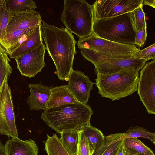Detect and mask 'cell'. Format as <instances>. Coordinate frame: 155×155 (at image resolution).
I'll return each mask as SVG.
<instances>
[{
	"label": "cell",
	"instance_id": "cell-7",
	"mask_svg": "<svg viewBox=\"0 0 155 155\" xmlns=\"http://www.w3.org/2000/svg\"><path fill=\"white\" fill-rule=\"evenodd\" d=\"M77 45L80 50L89 49L105 56L115 58L133 57L140 50L135 45L115 43L100 38L93 34L79 39Z\"/></svg>",
	"mask_w": 155,
	"mask_h": 155
},
{
	"label": "cell",
	"instance_id": "cell-4",
	"mask_svg": "<svg viewBox=\"0 0 155 155\" xmlns=\"http://www.w3.org/2000/svg\"><path fill=\"white\" fill-rule=\"evenodd\" d=\"M94 10L84 0H65L60 20L71 34L79 39L87 37L93 33Z\"/></svg>",
	"mask_w": 155,
	"mask_h": 155
},
{
	"label": "cell",
	"instance_id": "cell-13",
	"mask_svg": "<svg viewBox=\"0 0 155 155\" xmlns=\"http://www.w3.org/2000/svg\"><path fill=\"white\" fill-rule=\"evenodd\" d=\"M42 21L40 13L35 10L10 12L7 34L15 30H24L35 27L41 24Z\"/></svg>",
	"mask_w": 155,
	"mask_h": 155
},
{
	"label": "cell",
	"instance_id": "cell-21",
	"mask_svg": "<svg viewBox=\"0 0 155 155\" xmlns=\"http://www.w3.org/2000/svg\"><path fill=\"white\" fill-rule=\"evenodd\" d=\"M126 155H155L153 151L137 138H124Z\"/></svg>",
	"mask_w": 155,
	"mask_h": 155
},
{
	"label": "cell",
	"instance_id": "cell-19",
	"mask_svg": "<svg viewBox=\"0 0 155 155\" xmlns=\"http://www.w3.org/2000/svg\"><path fill=\"white\" fill-rule=\"evenodd\" d=\"M41 23L39 25L30 36L9 55L10 58L16 59L28 53L43 43L41 32Z\"/></svg>",
	"mask_w": 155,
	"mask_h": 155
},
{
	"label": "cell",
	"instance_id": "cell-34",
	"mask_svg": "<svg viewBox=\"0 0 155 155\" xmlns=\"http://www.w3.org/2000/svg\"><path fill=\"white\" fill-rule=\"evenodd\" d=\"M0 155H6L5 146L1 143L0 139Z\"/></svg>",
	"mask_w": 155,
	"mask_h": 155
},
{
	"label": "cell",
	"instance_id": "cell-24",
	"mask_svg": "<svg viewBox=\"0 0 155 155\" xmlns=\"http://www.w3.org/2000/svg\"><path fill=\"white\" fill-rule=\"evenodd\" d=\"M7 8L10 12L25 10H35L37 8L32 0H6Z\"/></svg>",
	"mask_w": 155,
	"mask_h": 155
},
{
	"label": "cell",
	"instance_id": "cell-2",
	"mask_svg": "<svg viewBox=\"0 0 155 155\" xmlns=\"http://www.w3.org/2000/svg\"><path fill=\"white\" fill-rule=\"evenodd\" d=\"M92 114L88 105L79 102L46 109L41 118L51 129L60 133L70 130L80 131L84 126L90 124Z\"/></svg>",
	"mask_w": 155,
	"mask_h": 155
},
{
	"label": "cell",
	"instance_id": "cell-14",
	"mask_svg": "<svg viewBox=\"0 0 155 155\" xmlns=\"http://www.w3.org/2000/svg\"><path fill=\"white\" fill-rule=\"evenodd\" d=\"M30 95L27 99V104L30 110H40L46 109V106L50 96V87L38 84L29 85Z\"/></svg>",
	"mask_w": 155,
	"mask_h": 155
},
{
	"label": "cell",
	"instance_id": "cell-32",
	"mask_svg": "<svg viewBox=\"0 0 155 155\" xmlns=\"http://www.w3.org/2000/svg\"><path fill=\"white\" fill-rule=\"evenodd\" d=\"M143 5H148L154 8H155V0H143Z\"/></svg>",
	"mask_w": 155,
	"mask_h": 155
},
{
	"label": "cell",
	"instance_id": "cell-27",
	"mask_svg": "<svg viewBox=\"0 0 155 155\" xmlns=\"http://www.w3.org/2000/svg\"><path fill=\"white\" fill-rule=\"evenodd\" d=\"M143 6L142 4L130 12L132 25L135 32L144 27H147Z\"/></svg>",
	"mask_w": 155,
	"mask_h": 155
},
{
	"label": "cell",
	"instance_id": "cell-35",
	"mask_svg": "<svg viewBox=\"0 0 155 155\" xmlns=\"http://www.w3.org/2000/svg\"><path fill=\"white\" fill-rule=\"evenodd\" d=\"M5 0H0V9L3 6Z\"/></svg>",
	"mask_w": 155,
	"mask_h": 155
},
{
	"label": "cell",
	"instance_id": "cell-6",
	"mask_svg": "<svg viewBox=\"0 0 155 155\" xmlns=\"http://www.w3.org/2000/svg\"><path fill=\"white\" fill-rule=\"evenodd\" d=\"M80 50L82 56L94 64V72L96 74L114 73L128 68H137L140 70L147 61L136 59L134 56L115 58L105 56L89 49Z\"/></svg>",
	"mask_w": 155,
	"mask_h": 155
},
{
	"label": "cell",
	"instance_id": "cell-3",
	"mask_svg": "<svg viewBox=\"0 0 155 155\" xmlns=\"http://www.w3.org/2000/svg\"><path fill=\"white\" fill-rule=\"evenodd\" d=\"M140 71L128 68L114 73L97 74L95 83L98 93L112 101L132 94L137 91Z\"/></svg>",
	"mask_w": 155,
	"mask_h": 155
},
{
	"label": "cell",
	"instance_id": "cell-23",
	"mask_svg": "<svg viewBox=\"0 0 155 155\" xmlns=\"http://www.w3.org/2000/svg\"><path fill=\"white\" fill-rule=\"evenodd\" d=\"M47 139L43 141L47 155H70L62 145L56 133L50 136L47 134Z\"/></svg>",
	"mask_w": 155,
	"mask_h": 155
},
{
	"label": "cell",
	"instance_id": "cell-26",
	"mask_svg": "<svg viewBox=\"0 0 155 155\" xmlns=\"http://www.w3.org/2000/svg\"><path fill=\"white\" fill-rule=\"evenodd\" d=\"M5 49L0 45V87L6 75L10 76L12 69L10 64V59Z\"/></svg>",
	"mask_w": 155,
	"mask_h": 155
},
{
	"label": "cell",
	"instance_id": "cell-8",
	"mask_svg": "<svg viewBox=\"0 0 155 155\" xmlns=\"http://www.w3.org/2000/svg\"><path fill=\"white\" fill-rule=\"evenodd\" d=\"M7 75L0 87V134L19 138L14 105Z\"/></svg>",
	"mask_w": 155,
	"mask_h": 155
},
{
	"label": "cell",
	"instance_id": "cell-10",
	"mask_svg": "<svg viewBox=\"0 0 155 155\" xmlns=\"http://www.w3.org/2000/svg\"><path fill=\"white\" fill-rule=\"evenodd\" d=\"M143 4V0H97L93 6L94 20L130 12Z\"/></svg>",
	"mask_w": 155,
	"mask_h": 155
},
{
	"label": "cell",
	"instance_id": "cell-11",
	"mask_svg": "<svg viewBox=\"0 0 155 155\" xmlns=\"http://www.w3.org/2000/svg\"><path fill=\"white\" fill-rule=\"evenodd\" d=\"M45 49L42 43L35 49L15 59L17 68L22 76L31 78L41 71L45 66Z\"/></svg>",
	"mask_w": 155,
	"mask_h": 155
},
{
	"label": "cell",
	"instance_id": "cell-29",
	"mask_svg": "<svg viewBox=\"0 0 155 155\" xmlns=\"http://www.w3.org/2000/svg\"><path fill=\"white\" fill-rule=\"evenodd\" d=\"M136 59L144 60L146 61L155 59V43L140 50L134 56Z\"/></svg>",
	"mask_w": 155,
	"mask_h": 155
},
{
	"label": "cell",
	"instance_id": "cell-25",
	"mask_svg": "<svg viewBox=\"0 0 155 155\" xmlns=\"http://www.w3.org/2000/svg\"><path fill=\"white\" fill-rule=\"evenodd\" d=\"M141 137L148 139L155 144V134L149 132L143 127L136 126L129 128L124 133V138Z\"/></svg>",
	"mask_w": 155,
	"mask_h": 155
},
{
	"label": "cell",
	"instance_id": "cell-33",
	"mask_svg": "<svg viewBox=\"0 0 155 155\" xmlns=\"http://www.w3.org/2000/svg\"><path fill=\"white\" fill-rule=\"evenodd\" d=\"M116 155H126L123 145V141L120 146Z\"/></svg>",
	"mask_w": 155,
	"mask_h": 155
},
{
	"label": "cell",
	"instance_id": "cell-9",
	"mask_svg": "<svg viewBox=\"0 0 155 155\" xmlns=\"http://www.w3.org/2000/svg\"><path fill=\"white\" fill-rule=\"evenodd\" d=\"M155 59L141 69L137 91L140 101L149 114H155Z\"/></svg>",
	"mask_w": 155,
	"mask_h": 155
},
{
	"label": "cell",
	"instance_id": "cell-17",
	"mask_svg": "<svg viewBox=\"0 0 155 155\" xmlns=\"http://www.w3.org/2000/svg\"><path fill=\"white\" fill-rule=\"evenodd\" d=\"M79 102L70 91L68 85L56 86L51 89L46 108L50 109L61 105Z\"/></svg>",
	"mask_w": 155,
	"mask_h": 155
},
{
	"label": "cell",
	"instance_id": "cell-1",
	"mask_svg": "<svg viewBox=\"0 0 155 155\" xmlns=\"http://www.w3.org/2000/svg\"><path fill=\"white\" fill-rule=\"evenodd\" d=\"M42 22V38L55 65V73L60 80L68 81L76 54L74 36L66 28H59Z\"/></svg>",
	"mask_w": 155,
	"mask_h": 155
},
{
	"label": "cell",
	"instance_id": "cell-18",
	"mask_svg": "<svg viewBox=\"0 0 155 155\" xmlns=\"http://www.w3.org/2000/svg\"><path fill=\"white\" fill-rule=\"evenodd\" d=\"M81 130L86 138L89 155H92L103 146L105 136L101 131L90 124L84 126Z\"/></svg>",
	"mask_w": 155,
	"mask_h": 155
},
{
	"label": "cell",
	"instance_id": "cell-30",
	"mask_svg": "<svg viewBox=\"0 0 155 155\" xmlns=\"http://www.w3.org/2000/svg\"><path fill=\"white\" fill-rule=\"evenodd\" d=\"M77 155H89L86 138L81 130L79 132V139Z\"/></svg>",
	"mask_w": 155,
	"mask_h": 155
},
{
	"label": "cell",
	"instance_id": "cell-12",
	"mask_svg": "<svg viewBox=\"0 0 155 155\" xmlns=\"http://www.w3.org/2000/svg\"><path fill=\"white\" fill-rule=\"evenodd\" d=\"M68 86L79 102L87 104L90 92L95 83L92 82L83 72L72 69L69 76Z\"/></svg>",
	"mask_w": 155,
	"mask_h": 155
},
{
	"label": "cell",
	"instance_id": "cell-16",
	"mask_svg": "<svg viewBox=\"0 0 155 155\" xmlns=\"http://www.w3.org/2000/svg\"><path fill=\"white\" fill-rule=\"evenodd\" d=\"M38 25L26 29L14 30L7 34L5 38L0 40V44L9 55L27 39Z\"/></svg>",
	"mask_w": 155,
	"mask_h": 155
},
{
	"label": "cell",
	"instance_id": "cell-5",
	"mask_svg": "<svg viewBox=\"0 0 155 155\" xmlns=\"http://www.w3.org/2000/svg\"><path fill=\"white\" fill-rule=\"evenodd\" d=\"M93 34L115 43L135 45L136 32L132 25L130 12L112 18L94 20Z\"/></svg>",
	"mask_w": 155,
	"mask_h": 155
},
{
	"label": "cell",
	"instance_id": "cell-31",
	"mask_svg": "<svg viewBox=\"0 0 155 155\" xmlns=\"http://www.w3.org/2000/svg\"><path fill=\"white\" fill-rule=\"evenodd\" d=\"M147 27H144L136 32L135 45L142 47L143 46L146 40Z\"/></svg>",
	"mask_w": 155,
	"mask_h": 155
},
{
	"label": "cell",
	"instance_id": "cell-20",
	"mask_svg": "<svg viewBox=\"0 0 155 155\" xmlns=\"http://www.w3.org/2000/svg\"><path fill=\"white\" fill-rule=\"evenodd\" d=\"M124 133H114L105 136L103 146L92 155H116L123 142Z\"/></svg>",
	"mask_w": 155,
	"mask_h": 155
},
{
	"label": "cell",
	"instance_id": "cell-28",
	"mask_svg": "<svg viewBox=\"0 0 155 155\" xmlns=\"http://www.w3.org/2000/svg\"><path fill=\"white\" fill-rule=\"evenodd\" d=\"M10 12L7 5L6 0L0 9V40L5 38L6 35L7 27L9 20Z\"/></svg>",
	"mask_w": 155,
	"mask_h": 155
},
{
	"label": "cell",
	"instance_id": "cell-36",
	"mask_svg": "<svg viewBox=\"0 0 155 155\" xmlns=\"http://www.w3.org/2000/svg\"></svg>",
	"mask_w": 155,
	"mask_h": 155
},
{
	"label": "cell",
	"instance_id": "cell-15",
	"mask_svg": "<svg viewBox=\"0 0 155 155\" xmlns=\"http://www.w3.org/2000/svg\"><path fill=\"white\" fill-rule=\"evenodd\" d=\"M5 147L6 155H38V146L31 139L25 140L19 138L9 139Z\"/></svg>",
	"mask_w": 155,
	"mask_h": 155
},
{
	"label": "cell",
	"instance_id": "cell-22",
	"mask_svg": "<svg viewBox=\"0 0 155 155\" xmlns=\"http://www.w3.org/2000/svg\"><path fill=\"white\" fill-rule=\"evenodd\" d=\"M80 131L74 130L63 131L60 133V141L70 155H77Z\"/></svg>",
	"mask_w": 155,
	"mask_h": 155
}]
</instances>
